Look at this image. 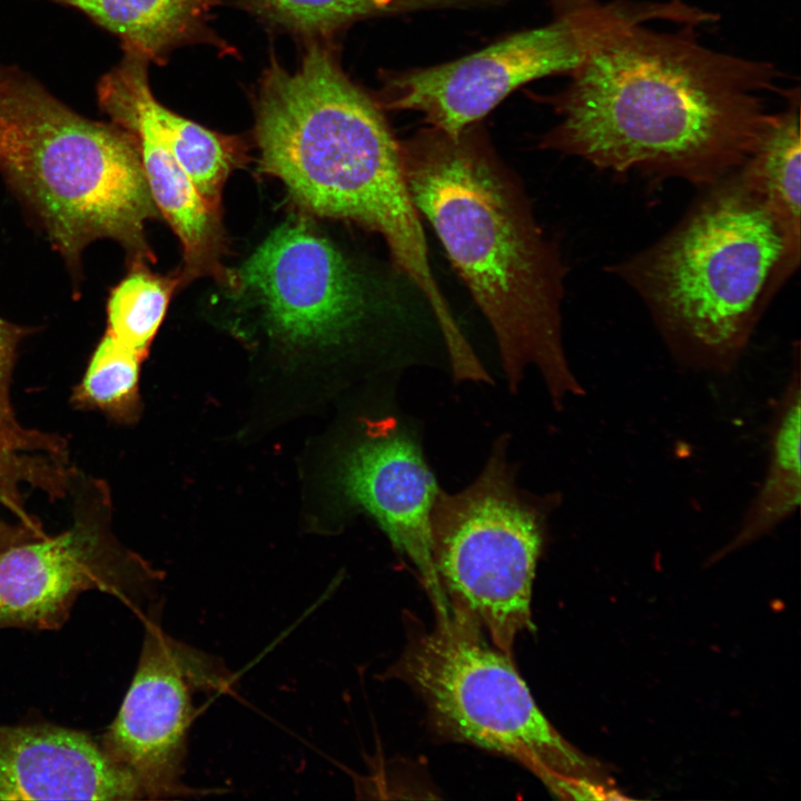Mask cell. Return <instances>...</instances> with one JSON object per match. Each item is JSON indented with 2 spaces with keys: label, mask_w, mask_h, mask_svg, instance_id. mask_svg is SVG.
Segmentation results:
<instances>
[{
  "label": "cell",
  "mask_w": 801,
  "mask_h": 801,
  "mask_svg": "<svg viewBox=\"0 0 801 801\" xmlns=\"http://www.w3.org/2000/svg\"><path fill=\"white\" fill-rule=\"evenodd\" d=\"M71 525L58 535L0 553V630H58L78 597L97 591L137 609L160 572L123 547L111 531L107 485L73 469Z\"/></svg>",
  "instance_id": "ba28073f"
},
{
  "label": "cell",
  "mask_w": 801,
  "mask_h": 801,
  "mask_svg": "<svg viewBox=\"0 0 801 801\" xmlns=\"http://www.w3.org/2000/svg\"><path fill=\"white\" fill-rule=\"evenodd\" d=\"M338 484L347 502L370 515L431 592L438 615L449 607L433 560L431 515L441 491L421 445L392 418L367 421L344 455Z\"/></svg>",
  "instance_id": "7c38bea8"
},
{
  "label": "cell",
  "mask_w": 801,
  "mask_h": 801,
  "mask_svg": "<svg viewBox=\"0 0 801 801\" xmlns=\"http://www.w3.org/2000/svg\"><path fill=\"white\" fill-rule=\"evenodd\" d=\"M147 61L126 52L123 60L99 80V106L118 127L137 122L150 130L189 176L201 196L220 209L224 184L243 160L240 142L162 106L151 92Z\"/></svg>",
  "instance_id": "5bb4252c"
},
{
  "label": "cell",
  "mask_w": 801,
  "mask_h": 801,
  "mask_svg": "<svg viewBox=\"0 0 801 801\" xmlns=\"http://www.w3.org/2000/svg\"><path fill=\"white\" fill-rule=\"evenodd\" d=\"M629 16L623 1L571 8L547 26L512 34L464 58L393 72L384 79L380 98L389 109L417 111L431 127L456 135L520 86L571 75L595 39Z\"/></svg>",
  "instance_id": "9c48e42d"
},
{
  "label": "cell",
  "mask_w": 801,
  "mask_h": 801,
  "mask_svg": "<svg viewBox=\"0 0 801 801\" xmlns=\"http://www.w3.org/2000/svg\"><path fill=\"white\" fill-rule=\"evenodd\" d=\"M120 38L126 52L159 57L196 30L208 0H57Z\"/></svg>",
  "instance_id": "e0dca14e"
},
{
  "label": "cell",
  "mask_w": 801,
  "mask_h": 801,
  "mask_svg": "<svg viewBox=\"0 0 801 801\" xmlns=\"http://www.w3.org/2000/svg\"><path fill=\"white\" fill-rule=\"evenodd\" d=\"M400 155L416 209L493 329L511 390L534 366L556 409L584 396L563 345L561 258L485 135L476 123L456 135L431 127Z\"/></svg>",
  "instance_id": "7a4b0ae2"
},
{
  "label": "cell",
  "mask_w": 801,
  "mask_h": 801,
  "mask_svg": "<svg viewBox=\"0 0 801 801\" xmlns=\"http://www.w3.org/2000/svg\"><path fill=\"white\" fill-rule=\"evenodd\" d=\"M801 383L800 362L774 400L768 425V463L733 537L713 556L742 548L777 530L799 508L801 500Z\"/></svg>",
  "instance_id": "2e32d148"
},
{
  "label": "cell",
  "mask_w": 801,
  "mask_h": 801,
  "mask_svg": "<svg viewBox=\"0 0 801 801\" xmlns=\"http://www.w3.org/2000/svg\"><path fill=\"white\" fill-rule=\"evenodd\" d=\"M423 699L438 732L522 763L556 792L580 758L536 705L511 655L449 615L411 641L394 668Z\"/></svg>",
  "instance_id": "52a82bcc"
},
{
  "label": "cell",
  "mask_w": 801,
  "mask_h": 801,
  "mask_svg": "<svg viewBox=\"0 0 801 801\" xmlns=\"http://www.w3.org/2000/svg\"><path fill=\"white\" fill-rule=\"evenodd\" d=\"M142 359L105 334L81 382L73 388L72 403L80 408L99 409L121 423L134 422L140 413L138 382Z\"/></svg>",
  "instance_id": "7402d4cb"
},
{
  "label": "cell",
  "mask_w": 801,
  "mask_h": 801,
  "mask_svg": "<svg viewBox=\"0 0 801 801\" xmlns=\"http://www.w3.org/2000/svg\"><path fill=\"white\" fill-rule=\"evenodd\" d=\"M139 662L120 709L101 735L106 755L136 781L141 799L207 794L182 781L196 691H226L230 673L211 656L144 620Z\"/></svg>",
  "instance_id": "30bf717a"
},
{
  "label": "cell",
  "mask_w": 801,
  "mask_h": 801,
  "mask_svg": "<svg viewBox=\"0 0 801 801\" xmlns=\"http://www.w3.org/2000/svg\"><path fill=\"white\" fill-rule=\"evenodd\" d=\"M266 17L301 32L323 33L352 21L422 9L464 8L497 0H246Z\"/></svg>",
  "instance_id": "44dd1931"
},
{
  "label": "cell",
  "mask_w": 801,
  "mask_h": 801,
  "mask_svg": "<svg viewBox=\"0 0 801 801\" xmlns=\"http://www.w3.org/2000/svg\"><path fill=\"white\" fill-rule=\"evenodd\" d=\"M179 281L151 273L145 263H132L109 295L106 334L145 358Z\"/></svg>",
  "instance_id": "ffe728a7"
},
{
  "label": "cell",
  "mask_w": 801,
  "mask_h": 801,
  "mask_svg": "<svg viewBox=\"0 0 801 801\" xmlns=\"http://www.w3.org/2000/svg\"><path fill=\"white\" fill-rule=\"evenodd\" d=\"M99 740L52 724L0 725V800H140Z\"/></svg>",
  "instance_id": "4fadbf2b"
},
{
  "label": "cell",
  "mask_w": 801,
  "mask_h": 801,
  "mask_svg": "<svg viewBox=\"0 0 801 801\" xmlns=\"http://www.w3.org/2000/svg\"><path fill=\"white\" fill-rule=\"evenodd\" d=\"M28 333V328L0 317V443L22 451L39 452L68 459V446L65 438L38 429L26 428L18 422L11 405L12 368L18 346Z\"/></svg>",
  "instance_id": "603a6c76"
},
{
  "label": "cell",
  "mask_w": 801,
  "mask_h": 801,
  "mask_svg": "<svg viewBox=\"0 0 801 801\" xmlns=\"http://www.w3.org/2000/svg\"><path fill=\"white\" fill-rule=\"evenodd\" d=\"M773 113L756 149L740 168L788 228L801 237V140L799 89Z\"/></svg>",
  "instance_id": "ac0fdd59"
},
{
  "label": "cell",
  "mask_w": 801,
  "mask_h": 801,
  "mask_svg": "<svg viewBox=\"0 0 801 801\" xmlns=\"http://www.w3.org/2000/svg\"><path fill=\"white\" fill-rule=\"evenodd\" d=\"M506 448V437L500 438L467 487L438 492L431 533L451 614L486 631L493 645L511 655L518 634L533 629L535 570L561 498L521 490Z\"/></svg>",
  "instance_id": "8992f818"
},
{
  "label": "cell",
  "mask_w": 801,
  "mask_h": 801,
  "mask_svg": "<svg viewBox=\"0 0 801 801\" xmlns=\"http://www.w3.org/2000/svg\"><path fill=\"white\" fill-rule=\"evenodd\" d=\"M233 278L267 327L294 344L340 343L374 312L365 278L303 220L274 230Z\"/></svg>",
  "instance_id": "8fae6325"
},
{
  "label": "cell",
  "mask_w": 801,
  "mask_h": 801,
  "mask_svg": "<svg viewBox=\"0 0 801 801\" xmlns=\"http://www.w3.org/2000/svg\"><path fill=\"white\" fill-rule=\"evenodd\" d=\"M704 188L670 231L614 271L646 305L680 365L728 375L799 267L801 237L740 168Z\"/></svg>",
  "instance_id": "277c9868"
},
{
  "label": "cell",
  "mask_w": 801,
  "mask_h": 801,
  "mask_svg": "<svg viewBox=\"0 0 801 801\" xmlns=\"http://www.w3.org/2000/svg\"><path fill=\"white\" fill-rule=\"evenodd\" d=\"M256 138L261 169L279 178L299 205L379 234L433 315H448L400 144L380 107L347 78L329 50L313 44L294 72L271 65L259 92Z\"/></svg>",
  "instance_id": "3957f363"
},
{
  "label": "cell",
  "mask_w": 801,
  "mask_h": 801,
  "mask_svg": "<svg viewBox=\"0 0 801 801\" xmlns=\"http://www.w3.org/2000/svg\"><path fill=\"white\" fill-rule=\"evenodd\" d=\"M0 171L77 275L85 248L103 238L132 263L154 260L145 225L159 211L134 137L77 113L1 63Z\"/></svg>",
  "instance_id": "5b68a950"
},
{
  "label": "cell",
  "mask_w": 801,
  "mask_h": 801,
  "mask_svg": "<svg viewBox=\"0 0 801 801\" xmlns=\"http://www.w3.org/2000/svg\"><path fill=\"white\" fill-rule=\"evenodd\" d=\"M120 128L136 140L154 202L182 245V277L221 276L220 209L201 196L189 176L150 130L137 122H128Z\"/></svg>",
  "instance_id": "9a60e30c"
},
{
  "label": "cell",
  "mask_w": 801,
  "mask_h": 801,
  "mask_svg": "<svg viewBox=\"0 0 801 801\" xmlns=\"http://www.w3.org/2000/svg\"><path fill=\"white\" fill-rule=\"evenodd\" d=\"M642 20L605 30L552 102L561 120L544 148L616 172L706 187L741 168L773 113V65L714 51L688 29Z\"/></svg>",
  "instance_id": "6da1fadb"
},
{
  "label": "cell",
  "mask_w": 801,
  "mask_h": 801,
  "mask_svg": "<svg viewBox=\"0 0 801 801\" xmlns=\"http://www.w3.org/2000/svg\"><path fill=\"white\" fill-rule=\"evenodd\" d=\"M72 471L68 459L0 443V553L48 535L27 511L22 487L38 488L51 500L62 498Z\"/></svg>",
  "instance_id": "d6986e66"
}]
</instances>
